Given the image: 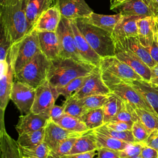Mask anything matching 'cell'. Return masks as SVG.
Segmentation results:
<instances>
[{"label":"cell","instance_id":"cell-58","mask_svg":"<svg viewBox=\"0 0 158 158\" xmlns=\"http://www.w3.org/2000/svg\"><path fill=\"white\" fill-rule=\"evenodd\" d=\"M131 158H143L141 156H136V157H131Z\"/></svg>","mask_w":158,"mask_h":158},{"label":"cell","instance_id":"cell-16","mask_svg":"<svg viewBox=\"0 0 158 158\" xmlns=\"http://www.w3.org/2000/svg\"><path fill=\"white\" fill-rule=\"evenodd\" d=\"M49 118L48 113L35 114L31 111L27 114L19 116L15 129L19 135L36 131L45 127Z\"/></svg>","mask_w":158,"mask_h":158},{"label":"cell","instance_id":"cell-56","mask_svg":"<svg viewBox=\"0 0 158 158\" xmlns=\"http://www.w3.org/2000/svg\"><path fill=\"white\" fill-rule=\"evenodd\" d=\"M117 0H110V3H111V6L114 5L115 4H117Z\"/></svg>","mask_w":158,"mask_h":158},{"label":"cell","instance_id":"cell-1","mask_svg":"<svg viewBox=\"0 0 158 158\" xmlns=\"http://www.w3.org/2000/svg\"><path fill=\"white\" fill-rule=\"evenodd\" d=\"M27 0L1 6V30L12 43L19 41L31 30L26 16Z\"/></svg>","mask_w":158,"mask_h":158},{"label":"cell","instance_id":"cell-41","mask_svg":"<svg viewBox=\"0 0 158 158\" xmlns=\"http://www.w3.org/2000/svg\"><path fill=\"white\" fill-rule=\"evenodd\" d=\"M78 138L71 137L60 142L55 149L50 151L49 158H61L69 154Z\"/></svg>","mask_w":158,"mask_h":158},{"label":"cell","instance_id":"cell-6","mask_svg":"<svg viewBox=\"0 0 158 158\" xmlns=\"http://www.w3.org/2000/svg\"><path fill=\"white\" fill-rule=\"evenodd\" d=\"M16 49L14 44H12L7 55L6 60L8 64L7 70L1 73L0 79V109H1V123L0 126H4V115L5 110L10 99V94L12 85L15 80V72L14 63L15 60Z\"/></svg>","mask_w":158,"mask_h":158},{"label":"cell","instance_id":"cell-43","mask_svg":"<svg viewBox=\"0 0 158 158\" xmlns=\"http://www.w3.org/2000/svg\"><path fill=\"white\" fill-rule=\"evenodd\" d=\"M131 131L135 142H145L151 133L139 120L135 122L132 125Z\"/></svg>","mask_w":158,"mask_h":158},{"label":"cell","instance_id":"cell-46","mask_svg":"<svg viewBox=\"0 0 158 158\" xmlns=\"http://www.w3.org/2000/svg\"><path fill=\"white\" fill-rule=\"evenodd\" d=\"M64 114L65 111L63 106L54 104L49 111V116L50 119L57 123L62 118Z\"/></svg>","mask_w":158,"mask_h":158},{"label":"cell","instance_id":"cell-9","mask_svg":"<svg viewBox=\"0 0 158 158\" xmlns=\"http://www.w3.org/2000/svg\"><path fill=\"white\" fill-rule=\"evenodd\" d=\"M36 89L23 83L15 80L11 91L10 100L15 105L22 115L31 111Z\"/></svg>","mask_w":158,"mask_h":158},{"label":"cell","instance_id":"cell-60","mask_svg":"<svg viewBox=\"0 0 158 158\" xmlns=\"http://www.w3.org/2000/svg\"><path fill=\"white\" fill-rule=\"evenodd\" d=\"M52 1H53V4H54V2H55L56 0H52Z\"/></svg>","mask_w":158,"mask_h":158},{"label":"cell","instance_id":"cell-12","mask_svg":"<svg viewBox=\"0 0 158 158\" xmlns=\"http://www.w3.org/2000/svg\"><path fill=\"white\" fill-rule=\"evenodd\" d=\"M99 67L101 71L109 73L124 80L131 81L143 79L128 65L120 60L115 56L101 58Z\"/></svg>","mask_w":158,"mask_h":158},{"label":"cell","instance_id":"cell-21","mask_svg":"<svg viewBox=\"0 0 158 158\" xmlns=\"http://www.w3.org/2000/svg\"><path fill=\"white\" fill-rule=\"evenodd\" d=\"M62 15L58 7L53 4L37 19L33 29L37 31H56Z\"/></svg>","mask_w":158,"mask_h":158},{"label":"cell","instance_id":"cell-31","mask_svg":"<svg viewBox=\"0 0 158 158\" xmlns=\"http://www.w3.org/2000/svg\"><path fill=\"white\" fill-rule=\"evenodd\" d=\"M92 131L96 138L98 148H106L116 151H121L126 148L130 144L124 141L98 132L94 130H93Z\"/></svg>","mask_w":158,"mask_h":158},{"label":"cell","instance_id":"cell-7","mask_svg":"<svg viewBox=\"0 0 158 158\" xmlns=\"http://www.w3.org/2000/svg\"><path fill=\"white\" fill-rule=\"evenodd\" d=\"M56 31L59 42L60 57L71 58L78 62H86L77 48L70 20L62 16Z\"/></svg>","mask_w":158,"mask_h":158},{"label":"cell","instance_id":"cell-19","mask_svg":"<svg viewBox=\"0 0 158 158\" xmlns=\"http://www.w3.org/2000/svg\"><path fill=\"white\" fill-rule=\"evenodd\" d=\"M110 9L122 15L154 17L143 0H125L111 6Z\"/></svg>","mask_w":158,"mask_h":158},{"label":"cell","instance_id":"cell-52","mask_svg":"<svg viewBox=\"0 0 158 158\" xmlns=\"http://www.w3.org/2000/svg\"><path fill=\"white\" fill-rule=\"evenodd\" d=\"M146 49L149 52L154 60L156 63H158V43L154 40L152 45L148 48H146Z\"/></svg>","mask_w":158,"mask_h":158},{"label":"cell","instance_id":"cell-10","mask_svg":"<svg viewBox=\"0 0 158 158\" xmlns=\"http://www.w3.org/2000/svg\"><path fill=\"white\" fill-rule=\"evenodd\" d=\"M56 87H54L48 80L36 88V93L31 112L35 114L48 113L55 104L59 96Z\"/></svg>","mask_w":158,"mask_h":158},{"label":"cell","instance_id":"cell-2","mask_svg":"<svg viewBox=\"0 0 158 158\" xmlns=\"http://www.w3.org/2000/svg\"><path fill=\"white\" fill-rule=\"evenodd\" d=\"M95 67L89 63L59 57L50 60L47 80L54 87L59 88L76 78L89 75Z\"/></svg>","mask_w":158,"mask_h":158},{"label":"cell","instance_id":"cell-39","mask_svg":"<svg viewBox=\"0 0 158 158\" xmlns=\"http://www.w3.org/2000/svg\"><path fill=\"white\" fill-rule=\"evenodd\" d=\"M94 130L101 133L106 135L124 141L128 143L135 142V139L134 138L131 130L118 131L107 127L105 124L96 129H94Z\"/></svg>","mask_w":158,"mask_h":158},{"label":"cell","instance_id":"cell-59","mask_svg":"<svg viewBox=\"0 0 158 158\" xmlns=\"http://www.w3.org/2000/svg\"><path fill=\"white\" fill-rule=\"evenodd\" d=\"M151 82L154 83H156V84L158 85V80H156V81H151Z\"/></svg>","mask_w":158,"mask_h":158},{"label":"cell","instance_id":"cell-28","mask_svg":"<svg viewBox=\"0 0 158 158\" xmlns=\"http://www.w3.org/2000/svg\"><path fill=\"white\" fill-rule=\"evenodd\" d=\"M98 149V146L94 135L92 130H89L77 139L69 154L86 152Z\"/></svg>","mask_w":158,"mask_h":158},{"label":"cell","instance_id":"cell-26","mask_svg":"<svg viewBox=\"0 0 158 158\" xmlns=\"http://www.w3.org/2000/svg\"><path fill=\"white\" fill-rule=\"evenodd\" d=\"M52 0H27L26 16L31 30L41 14L49 9L52 4Z\"/></svg>","mask_w":158,"mask_h":158},{"label":"cell","instance_id":"cell-33","mask_svg":"<svg viewBox=\"0 0 158 158\" xmlns=\"http://www.w3.org/2000/svg\"><path fill=\"white\" fill-rule=\"evenodd\" d=\"M57 123L62 128L72 132L83 134L89 131L85 123L80 118L67 114H64Z\"/></svg>","mask_w":158,"mask_h":158},{"label":"cell","instance_id":"cell-34","mask_svg":"<svg viewBox=\"0 0 158 158\" xmlns=\"http://www.w3.org/2000/svg\"><path fill=\"white\" fill-rule=\"evenodd\" d=\"M139 120L151 133L158 129V114L144 109L135 108Z\"/></svg>","mask_w":158,"mask_h":158},{"label":"cell","instance_id":"cell-32","mask_svg":"<svg viewBox=\"0 0 158 158\" xmlns=\"http://www.w3.org/2000/svg\"><path fill=\"white\" fill-rule=\"evenodd\" d=\"M89 130L96 129L104 125L102 107L87 110L80 118Z\"/></svg>","mask_w":158,"mask_h":158},{"label":"cell","instance_id":"cell-11","mask_svg":"<svg viewBox=\"0 0 158 158\" xmlns=\"http://www.w3.org/2000/svg\"><path fill=\"white\" fill-rule=\"evenodd\" d=\"M115 42V56L120 60L128 65L143 80L150 81L151 78V68L146 64L136 54L122 45L119 41Z\"/></svg>","mask_w":158,"mask_h":158},{"label":"cell","instance_id":"cell-27","mask_svg":"<svg viewBox=\"0 0 158 158\" xmlns=\"http://www.w3.org/2000/svg\"><path fill=\"white\" fill-rule=\"evenodd\" d=\"M118 41L136 54L151 69L156 65L157 63L152 58L146 48L141 44L138 36L125 38Z\"/></svg>","mask_w":158,"mask_h":158},{"label":"cell","instance_id":"cell-40","mask_svg":"<svg viewBox=\"0 0 158 158\" xmlns=\"http://www.w3.org/2000/svg\"><path fill=\"white\" fill-rule=\"evenodd\" d=\"M109 94L91 95L79 99L85 110H89L101 108L108 99Z\"/></svg>","mask_w":158,"mask_h":158},{"label":"cell","instance_id":"cell-15","mask_svg":"<svg viewBox=\"0 0 158 158\" xmlns=\"http://www.w3.org/2000/svg\"><path fill=\"white\" fill-rule=\"evenodd\" d=\"M83 134L69 131L49 118L45 126L43 141L52 150L62 141L71 137H79Z\"/></svg>","mask_w":158,"mask_h":158},{"label":"cell","instance_id":"cell-37","mask_svg":"<svg viewBox=\"0 0 158 158\" xmlns=\"http://www.w3.org/2000/svg\"><path fill=\"white\" fill-rule=\"evenodd\" d=\"M88 75L76 78L63 87L57 88L59 95L63 96L65 99L77 93L83 86L88 78Z\"/></svg>","mask_w":158,"mask_h":158},{"label":"cell","instance_id":"cell-48","mask_svg":"<svg viewBox=\"0 0 158 158\" xmlns=\"http://www.w3.org/2000/svg\"><path fill=\"white\" fill-rule=\"evenodd\" d=\"M145 144L158 151V129L153 130L144 142Z\"/></svg>","mask_w":158,"mask_h":158},{"label":"cell","instance_id":"cell-57","mask_svg":"<svg viewBox=\"0 0 158 158\" xmlns=\"http://www.w3.org/2000/svg\"><path fill=\"white\" fill-rule=\"evenodd\" d=\"M124 1H125V0H117V4H118V3H120V2H123Z\"/></svg>","mask_w":158,"mask_h":158},{"label":"cell","instance_id":"cell-55","mask_svg":"<svg viewBox=\"0 0 158 158\" xmlns=\"http://www.w3.org/2000/svg\"><path fill=\"white\" fill-rule=\"evenodd\" d=\"M19 0H0V5L4 6L7 4H9L15 2H17Z\"/></svg>","mask_w":158,"mask_h":158},{"label":"cell","instance_id":"cell-22","mask_svg":"<svg viewBox=\"0 0 158 158\" xmlns=\"http://www.w3.org/2000/svg\"><path fill=\"white\" fill-rule=\"evenodd\" d=\"M41 51L49 60L60 57V46L56 31H38Z\"/></svg>","mask_w":158,"mask_h":158},{"label":"cell","instance_id":"cell-5","mask_svg":"<svg viewBox=\"0 0 158 158\" xmlns=\"http://www.w3.org/2000/svg\"><path fill=\"white\" fill-rule=\"evenodd\" d=\"M102 78L111 92L117 94L122 100L130 103L134 108L139 107L156 112L135 89L128 81L101 71Z\"/></svg>","mask_w":158,"mask_h":158},{"label":"cell","instance_id":"cell-50","mask_svg":"<svg viewBox=\"0 0 158 158\" xmlns=\"http://www.w3.org/2000/svg\"><path fill=\"white\" fill-rule=\"evenodd\" d=\"M97 154V150H94L89 152L67 154L62 156L61 158H94Z\"/></svg>","mask_w":158,"mask_h":158},{"label":"cell","instance_id":"cell-25","mask_svg":"<svg viewBox=\"0 0 158 158\" xmlns=\"http://www.w3.org/2000/svg\"><path fill=\"white\" fill-rule=\"evenodd\" d=\"M122 16L120 13L115 15H102L93 12L89 15L81 19L88 23L96 26L112 34L117 23Z\"/></svg>","mask_w":158,"mask_h":158},{"label":"cell","instance_id":"cell-3","mask_svg":"<svg viewBox=\"0 0 158 158\" xmlns=\"http://www.w3.org/2000/svg\"><path fill=\"white\" fill-rule=\"evenodd\" d=\"M77 26L91 47L101 57L115 56V42L109 32L84 22L75 20Z\"/></svg>","mask_w":158,"mask_h":158},{"label":"cell","instance_id":"cell-30","mask_svg":"<svg viewBox=\"0 0 158 158\" xmlns=\"http://www.w3.org/2000/svg\"><path fill=\"white\" fill-rule=\"evenodd\" d=\"M45 127L36 131L19 135L17 142L20 147L33 148L40 144L44 140Z\"/></svg>","mask_w":158,"mask_h":158},{"label":"cell","instance_id":"cell-47","mask_svg":"<svg viewBox=\"0 0 158 158\" xmlns=\"http://www.w3.org/2000/svg\"><path fill=\"white\" fill-rule=\"evenodd\" d=\"M96 156L94 158H120L119 151L106 148H99Z\"/></svg>","mask_w":158,"mask_h":158},{"label":"cell","instance_id":"cell-24","mask_svg":"<svg viewBox=\"0 0 158 158\" xmlns=\"http://www.w3.org/2000/svg\"><path fill=\"white\" fill-rule=\"evenodd\" d=\"M1 158H23L19 146L6 131L5 126L0 128Z\"/></svg>","mask_w":158,"mask_h":158},{"label":"cell","instance_id":"cell-45","mask_svg":"<svg viewBox=\"0 0 158 158\" xmlns=\"http://www.w3.org/2000/svg\"><path fill=\"white\" fill-rule=\"evenodd\" d=\"M133 124V123L123 121H110L105 123L107 127L118 131L131 130Z\"/></svg>","mask_w":158,"mask_h":158},{"label":"cell","instance_id":"cell-36","mask_svg":"<svg viewBox=\"0 0 158 158\" xmlns=\"http://www.w3.org/2000/svg\"><path fill=\"white\" fill-rule=\"evenodd\" d=\"M62 106L64 107L65 114L78 118H80L86 112L80 100L73 96L66 98Z\"/></svg>","mask_w":158,"mask_h":158},{"label":"cell","instance_id":"cell-17","mask_svg":"<svg viewBox=\"0 0 158 158\" xmlns=\"http://www.w3.org/2000/svg\"><path fill=\"white\" fill-rule=\"evenodd\" d=\"M70 23L76 46L79 53L86 62L96 67H99L101 57L89 44L85 38L77 27L75 20H70Z\"/></svg>","mask_w":158,"mask_h":158},{"label":"cell","instance_id":"cell-29","mask_svg":"<svg viewBox=\"0 0 158 158\" xmlns=\"http://www.w3.org/2000/svg\"><path fill=\"white\" fill-rule=\"evenodd\" d=\"M122 100L115 93L109 94L108 99L102 107L104 123L112 120L120 111Z\"/></svg>","mask_w":158,"mask_h":158},{"label":"cell","instance_id":"cell-18","mask_svg":"<svg viewBox=\"0 0 158 158\" xmlns=\"http://www.w3.org/2000/svg\"><path fill=\"white\" fill-rule=\"evenodd\" d=\"M128 82L158 114V85L143 79L131 80Z\"/></svg>","mask_w":158,"mask_h":158},{"label":"cell","instance_id":"cell-14","mask_svg":"<svg viewBox=\"0 0 158 158\" xmlns=\"http://www.w3.org/2000/svg\"><path fill=\"white\" fill-rule=\"evenodd\" d=\"M56 5L61 15L70 20L87 17L93 11L85 0H56Z\"/></svg>","mask_w":158,"mask_h":158},{"label":"cell","instance_id":"cell-44","mask_svg":"<svg viewBox=\"0 0 158 158\" xmlns=\"http://www.w3.org/2000/svg\"><path fill=\"white\" fill-rule=\"evenodd\" d=\"M12 43L7 39L3 31L1 30L0 38V61L5 60Z\"/></svg>","mask_w":158,"mask_h":158},{"label":"cell","instance_id":"cell-35","mask_svg":"<svg viewBox=\"0 0 158 158\" xmlns=\"http://www.w3.org/2000/svg\"><path fill=\"white\" fill-rule=\"evenodd\" d=\"M19 148L22 156L26 158H49L51 151L44 141L33 148Z\"/></svg>","mask_w":158,"mask_h":158},{"label":"cell","instance_id":"cell-61","mask_svg":"<svg viewBox=\"0 0 158 158\" xmlns=\"http://www.w3.org/2000/svg\"><path fill=\"white\" fill-rule=\"evenodd\" d=\"M23 158H26V157H23Z\"/></svg>","mask_w":158,"mask_h":158},{"label":"cell","instance_id":"cell-23","mask_svg":"<svg viewBox=\"0 0 158 158\" xmlns=\"http://www.w3.org/2000/svg\"><path fill=\"white\" fill-rule=\"evenodd\" d=\"M155 17H143L137 20L138 37L144 48L152 45L154 40Z\"/></svg>","mask_w":158,"mask_h":158},{"label":"cell","instance_id":"cell-8","mask_svg":"<svg viewBox=\"0 0 158 158\" xmlns=\"http://www.w3.org/2000/svg\"><path fill=\"white\" fill-rule=\"evenodd\" d=\"M16 49L14 69L17 73L38 52H40L38 31L33 29L23 38L14 43Z\"/></svg>","mask_w":158,"mask_h":158},{"label":"cell","instance_id":"cell-13","mask_svg":"<svg viewBox=\"0 0 158 158\" xmlns=\"http://www.w3.org/2000/svg\"><path fill=\"white\" fill-rule=\"evenodd\" d=\"M111 91L105 84L99 67H96L88 75L87 80L79 91L72 96L77 99L96 94H109Z\"/></svg>","mask_w":158,"mask_h":158},{"label":"cell","instance_id":"cell-49","mask_svg":"<svg viewBox=\"0 0 158 158\" xmlns=\"http://www.w3.org/2000/svg\"><path fill=\"white\" fill-rule=\"evenodd\" d=\"M140 156L143 158H158V151L145 144L142 149Z\"/></svg>","mask_w":158,"mask_h":158},{"label":"cell","instance_id":"cell-53","mask_svg":"<svg viewBox=\"0 0 158 158\" xmlns=\"http://www.w3.org/2000/svg\"><path fill=\"white\" fill-rule=\"evenodd\" d=\"M151 81H154L158 80V63L156 65L151 69Z\"/></svg>","mask_w":158,"mask_h":158},{"label":"cell","instance_id":"cell-54","mask_svg":"<svg viewBox=\"0 0 158 158\" xmlns=\"http://www.w3.org/2000/svg\"><path fill=\"white\" fill-rule=\"evenodd\" d=\"M155 25H154V40L158 43V17H155Z\"/></svg>","mask_w":158,"mask_h":158},{"label":"cell","instance_id":"cell-42","mask_svg":"<svg viewBox=\"0 0 158 158\" xmlns=\"http://www.w3.org/2000/svg\"><path fill=\"white\" fill-rule=\"evenodd\" d=\"M145 145L144 142H133L123 150L119 151L120 158H131L140 156L142 149Z\"/></svg>","mask_w":158,"mask_h":158},{"label":"cell","instance_id":"cell-4","mask_svg":"<svg viewBox=\"0 0 158 158\" xmlns=\"http://www.w3.org/2000/svg\"><path fill=\"white\" fill-rule=\"evenodd\" d=\"M49 65L50 60L40 51L15 73V79L36 89L47 80Z\"/></svg>","mask_w":158,"mask_h":158},{"label":"cell","instance_id":"cell-51","mask_svg":"<svg viewBox=\"0 0 158 158\" xmlns=\"http://www.w3.org/2000/svg\"><path fill=\"white\" fill-rule=\"evenodd\" d=\"M154 17H158V0H143Z\"/></svg>","mask_w":158,"mask_h":158},{"label":"cell","instance_id":"cell-20","mask_svg":"<svg viewBox=\"0 0 158 158\" xmlns=\"http://www.w3.org/2000/svg\"><path fill=\"white\" fill-rule=\"evenodd\" d=\"M141 17H143L122 15L117 23L112 33L114 41L138 36L137 20Z\"/></svg>","mask_w":158,"mask_h":158},{"label":"cell","instance_id":"cell-38","mask_svg":"<svg viewBox=\"0 0 158 158\" xmlns=\"http://www.w3.org/2000/svg\"><path fill=\"white\" fill-rule=\"evenodd\" d=\"M138 120H139V118L135 108L130 103L122 100V107L120 111L111 121H123L134 123Z\"/></svg>","mask_w":158,"mask_h":158}]
</instances>
